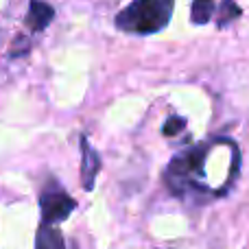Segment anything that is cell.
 Instances as JSON below:
<instances>
[{
	"instance_id": "cell-1",
	"label": "cell",
	"mask_w": 249,
	"mask_h": 249,
	"mask_svg": "<svg viewBox=\"0 0 249 249\" xmlns=\"http://www.w3.org/2000/svg\"><path fill=\"white\" fill-rule=\"evenodd\" d=\"M228 144L230 140L219 138L208 144H197L186 151H179L164 171V184H166L168 193L179 199L221 197L223 193L210 177V168Z\"/></svg>"
},
{
	"instance_id": "cell-3",
	"label": "cell",
	"mask_w": 249,
	"mask_h": 249,
	"mask_svg": "<svg viewBox=\"0 0 249 249\" xmlns=\"http://www.w3.org/2000/svg\"><path fill=\"white\" fill-rule=\"evenodd\" d=\"M77 208V201L66 193L64 188L55 184L51 179V184L42 190L39 195V210H42V223L59 225L61 221H66Z\"/></svg>"
},
{
	"instance_id": "cell-9",
	"label": "cell",
	"mask_w": 249,
	"mask_h": 249,
	"mask_svg": "<svg viewBox=\"0 0 249 249\" xmlns=\"http://www.w3.org/2000/svg\"><path fill=\"white\" fill-rule=\"evenodd\" d=\"M184 118H179V116H171L166 123H164V127H162V133L164 136H177V133L184 129Z\"/></svg>"
},
{
	"instance_id": "cell-6",
	"label": "cell",
	"mask_w": 249,
	"mask_h": 249,
	"mask_svg": "<svg viewBox=\"0 0 249 249\" xmlns=\"http://www.w3.org/2000/svg\"><path fill=\"white\" fill-rule=\"evenodd\" d=\"M53 16H55V11H53L51 4L42 2V0H31L26 24L33 31H42V29H46V24L53 20Z\"/></svg>"
},
{
	"instance_id": "cell-5",
	"label": "cell",
	"mask_w": 249,
	"mask_h": 249,
	"mask_svg": "<svg viewBox=\"0 0 249 249\" xmlns=\"http://www.w3.org/2000/svg\"><path fill=\"white\" fill-rule=\"evenodd\" d=\"M35 249H68L59 228L51 223H42L35 234Z\"/></svg>"
},
{
	"instance_id": "cell-8",
	"label": "cell",
	"mask_w": 249,
	"mask_h": 249,
	"mask_svg": "<svg viewBox=\"0 0 249 249\" xmlns=\"http://www.w3.org/2000/svg\"><path fill=\"white\" fill-rule=\"evenodd\" d=\"M241 18V7L234 4L232 0H221V9H219V26L230 24L232 20Z\"/></svg>"
},
{
	"instance_id": "cell-4",
	"label": "cell",
	"mask_w": 249,
	"mask_h": 249,
	"mask_svg": "<svg viewBox=\"0 0 249 249\" xmlns=\"http://www.w3.org/2000/svg\"><path fill=\"white\" fill-rule=\"evenodd\" d=\"M101 171V158L94 151V146L88 142V138H81V184L86 190L94 188L96 175Z\"/></svg>"
},
{
	"instance_id": "cell-7",
	"label": "cell",
	"mask_w": 249,
	"mask_h": 249,
	"mask_svg": "<svg viewBox=\"0 0 249 249\" xmlns=\"http://www.w3.org/2000/svg\"><path fill=\"white\" fill-rule=\"evenodd\" d=\"M212 13H214V0H193L190 18H193L195 24H206V22H210Z\"/></svg>"
},
{
	"instance_id": "cell-2",
	"label": "cell",
	"mask_w": 249,
	"mask_h": 249,
	"mask_svg": "<svg viewBox=\"0 0 249 249\" xmlns=\"http://www.w3.org/2000/svg\"><path fill=\"white\" fill-rule=\"evenodd\" d=\"M173 0H133L116 16V26L127 33L151 35L171 22Z\"/></svg>"
}]
</instances>
